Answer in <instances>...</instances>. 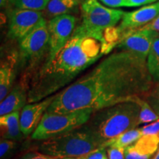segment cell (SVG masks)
<instances>
[{"instance_id": "cell-1", "label": "cell", "mask_w": 159, "mask_h": 159, "mask_svg": "<svg viewBox=\"0 0 159 159\" xmlns=\"http://www.w3.org/2000/svg\"><path fill=\"white\" fill-rule=\"evenodd\" d=\"M155 84L147 61L128 52L116 51L57 94L47 112L97 111L144 97Z\"/></svg>"}, {"instance_id": "cell-2", "label": "cell", "mask_w": 159, "mask_h": 159, "mask_svg": "<svg viewBox=\"0 0 159 159\" xmlns=\"http://www.w3.org/2000/svg\"><path fill=\"white\" fill-rule=\"evenodd\" d=\"M114 47L78 25L71 37L51 58L44 59L30 83L28 103L57 94Z\"/></svg>"}, {"instance_id": "cell-3", "label": "cell", "mask_w": 159, "mask_h": 159, "mask_svg": "<svg viewBox=\"0 0 159 159\" xmlns=\"http://www.w3.org/2000/svg\"><path fill=\"white\" fill-rule=\"evenodd\" d=\"M140 106L136 102H126L93 112L83 125L95 141L104 145L126 131L139 125Z\"/></svg>"}, {"instance_id": "cell-4", "label": "cell", "mask_w": 159, "mask_h": 159, "mask_svg": "<svg viewBox=\"0 0 159 159\" xmlns=\"http://www.w3.org/2000/svg\"><path fill=\"white\" fill-rule=\"evenodd\" d=\"M100 145L81 126L61 136L42 141L39 152L61 159L83 157Z\"/></svg>"}, {"instance_id": "cell-5", "label": "cell", "mask_w": 159, "mask_h": 159, "mask_svg": "<svg viewBox=\"0 0 159 159\" xmlns=\"http://www.w3.org/2000/svg\"><path fill=\"white\" fill-rule=\"evenodd\" d=\"M45 18L26 35L19 43V69L32 78L33 73L42 63L49 50V31Z\"/></svg>"}, {"instance_id": "cell-6", "label": "cell", "mask_w": 159, "mask_h": 159, "mask_svg": "<svg viewBox=\"0 0 159 159\" xmlns=\"http://www.w3.org/2000/svg\"><path fill=\"white\" fill-rule=\"evenodd\" d=\"M82 21L86 32L109 42L106 32L114 29L121 21L125 12L101 5L97 0H84L80 4Z\"/></svg>"}, {"instance_id": "cell-7", "label": "cell", "mask_w": 159, "mask_h": 159, "mask_svg": "<svg viewBox=\"0 0 159 159\" xmlns=\"http://www.w3.org/2000/svg\"><path fill=\"white\" fill-rule=\"evenodd\" d=\"M93 112L91 109L65 114H53L46 111L36 130L32 134V139L44 141L80 128L88 122Z\"/></svg>"}, {"instance_id": "cell-8", "label": "cell", "mask_w": 159, "mask_h": 159, "mask_svg": "<svg viewBox=\"0 0 159 159\" xmlns=\"http://www.w3.org/2000/svg\"><path fill=\"white\" fill-rule=\"evenodd\" d=\"M77 18L74 15L60 16L49 20V50L44 59L53 57L66 43L77 27Z\"/></svg>"}, {"instance_id": "cell-9", "label": "cell", "mask_w": 159, "mask_h": 159, "mask_svg": "<svg viewBox=\"0 0 159 159\" xmlns=\"http://www.w3.org/2000/svg\"><path fill=\"white\" fill-rule=\"evenodd\" d=\"M158 34V32L142 29L126 32L121 36L117 48L147 61L152 43Z\"/></svg>"}, {"instance_id": "cell-10", "label": "cell", "mask_w": 159, "mask_h": 159, "mask_svg": "<svg viewBox=\"0 0 159 159\" xmlns=\"http://www.w3.org/2000/svg\"><path fill=\"white\" fill-rule=\"evenodd\" d=\"M43 11L12 7L8 13L7 36L19 41L27 35L43 19Z\"/></svg>"}, {"instance_id": "cell-11", "label": "cell", "mask_w": 159, "mask_h": 159, "mask_svg": "<svg viewBox=\"0 0 159 159\" xmlns=\"http://www.w3.org/2000/svg\"><path fill=\"white\" fill-rule=\"evenodd\" d=\"M158 14L159 1L144 6L136 11L125 12L120 25L116 27V30L121 38L126 32L138 30L148 25Z\"/></svg>"}, {"instance_id": "cell-12", "label": "cell", "mask_w": 159, "mask_h": 159, "mask_svg": "<svg viewBox=\"0 0 159 159\" xmlns=\"http://www.w3.org/2000/svg\"><path fill=\"white\" fill-rule=\"evenodd\" d=\"M55 94L39 102L27 103L20 112V125L25 136L33 134L39 126L41 119L53 102Z\"/></svg>"}, {"instance_id": "cell-13", "label": "cell", "mask_w": 159, "mask_h": 159, "mask_svg": "<svg viewBox=\"0 0 159 159\" xmlns=\"http://www.w3.org/2000/svg\"><path fill=\"white\" fill-rule=\"evenodd\" d=\"M30 77L27 74H21L19 81L14 85L0 104V116L15 111H21L28 103Z\"/></svg>"}, {"instance_id": "cell-14", "label": "cell", "mask_w": 159, "mask_h": 159, "mask_svg": "<svg viewBox=\"0 0 159 159\" xmlns=\"http://www.w3.org/2000/svg\"><path fill=\"white\" fill-rule=\"evenodd\" d=\"M19 70V51L12 49L2 57L0 64V100L8 94L14 86L18 71Z\"/></svg>"}, {"instance_id": "cell-15", "label": "cell", "mask_w": 159, "mask_h": 159, "mask_svg": "<svg viewBox=\"0 0 159 159\" xmlns=\"http://www.w3.org/2000/svg\"><path fill=\"white\" fill-rule=\"evenodd\" d=\"M159 149V135L142 136L125 148V159H152Z\"/></svg>"}, {"instance_id": "cell-16", "label": "cell", "mask_w": 159, "mask_h": 159, "mask_svg": "<svg viewBox=\"0 0 159 159\" xmlns=\"http://www.w3.org/2000/svg\"><path fill=\"white\" fill-rule=\"evenodd\" d=\"M1 138L19 142L25 136L20 125V111L0 116Z\"/></svg>"}, {"instance_id": "cell-17", "label": "cell", "mask_w": 159, "mask_h": 159, "mask_svg": "<svg viewBox=\"0 0 159 159\" xmlns=\"http://www.w3.org/2000/svg\"><path fill=\"white\" fill-rule=\"evenodd\" d=\"M79 0H50L43 11V17L47 21L60 16L76 13L80 7Z\"/></svg>"}, {"instance_id": "cell-18", "label": "cell", "mask_w": 159, "mask_h": 159, "mask_svg": "<svg viewBox=\"0 0 159 159\" xmlns=\"http://www.w3.org/2000/svg\"><path fill=\"white\" fill-rule=\"evenodd\" d=\"M142 136V131L140 128L133 129V130L126 131L120 134L112 140L109 141L104 145L103 148H107L108 147H114V148H127L131 144H134L136 141H138Z\"/></svg>"}, {"instance_id": "cell-19", "label": "cell", "mask_w": 159, "mask_h": 159, "mask_svg": "<svg viewBox=\"0 0 159 159\" xmlns=\"http://www.w3.org/2000/svg\"><path fill=\"white\" fill-rule=\"evenodd\" d=\"M147 66L154 83H159V34L151 47L147 59Z\"/></svg>"}, {"instance_id": "cell-20", "label": "cell", "mask_w": 159, "mask_h": 159, "mask_svg": "<svg viewBox=\"0 0 159 159\" xmlns=\"http://www.w3.org/2000/svg\"><path fill=\"white\" fill-rule=\"evenodd\" d=\"M140 106V114H139V125L148 124L156 122L159 119V116L150 107L148 102L144 99V97H139L135 101Z\"/></svg>"}, {"instance_id": "cell-21", "label": "cell", "mask_w": 159, "mask_h": 159, "mask_svg": "<svg viewBox=\"0 0 159 159\" xmlns=\"http://www.w3.org/2000/svg\"><path fill=\"white\" fill-rule=\"evenodd\" d=\"M50 0H9L8 3L15 8L43 11Z\"/></svg>"}, {"instance_id": "cell-22", "label": "cell", "mask_w": 159, "mask_h": 159, "mask_svg": "<svg viewBox=\"0 0 159 159\" xmlns=\"http://www.w3.org/2000/svg\"><path fill=\"white\" fill-rule=\"evenodd\" d=\"M18 147L16 141L1 138L0 140V157L1 159L8 158L14 153Z\"/></svg>"}, {"instance_id": "cell-23", "label": "cell", "mask_w": 159, "mask_h": 159, "mask_svg": "<svg viewBox=\"0 0 159 159\" xmlns=\"http://www.w3.org/2000/svg\"><path fill=\"white\" fill-rule=\"evenodd\" d=\"M144 99L159 116V83H155L151 90L145 95Z\"/></svg>"}, {"instance_id": "cell-24", "label": "cell", "mask_w": 159, "mask_h": 159, "mask_svg": "<svg viewBox=\"0 0 159 159\" xmlns=\"http://www.w3.org/2000/svg\"><path fill=\"white\" fill-rule=\"evenodd\" d=\"M108 159H125V149L108 147L106 148Z\"/></svg>"}, {"instance_id": "cell-25", "label": "cell", "mask_w": 159, "mask_h": 159, "mask_svg": "<svg viewBox=\"0 0 159 159\" xmlns=\"http://www.w3.org/2000/svg\"><path fill=\"white\" fill-rule=\"evenodd\" d=\"M83 159H108L106 148H97L96 150L91 151L86 156H83Z\"/></svg>"}, {"instance_id": "cell-26", "label": "cell", "mask_w": 159, "mask_h": 159, "mask_svg": "<svg viewBox=\"0 0 159 159\" xmlns=\"http://www.w3.org/2000/svg\"><path fill=\"white\" fill-rule=\"evenodd\" d=\"M142 136L146 135H159V119L156 122L151 123L150 125H145L140 128Z\"/></svg>"}, {"instance_id": "cell-27", "label": "cell", "mask_w": 159, "mask_h": 159, "mask_svg": "<svg viewBox=\"0 0 159 159\" xmlns=\"http://www.w3.org/2000/svg\"><path fill=\"white\" fill-rule=\"evenodd\" d=\"M20 159H61L56 157L48 156L40 152H30L24 155Z\"/></svg>"}, {"instance_id": "cell-28", "label": "cell", "mask_w": 159, "mask_h": 159, "mask_svg": "<svg viewBox=\"0 0 159 159\" xmlns=\"http://www.w3.org/2000/svg\"><path fill=\"white\" fill-rule=\"evenodd\" d=\"M102 2L108 7L112 8L116 7H126V1L125 0H100Z\"/></svg>"}, {"instance_id": "cell-29", "label": "cell", "mask_w": 159, "mask_h": 159, "mask_svg": "<svg viewBox=\"0 0 159 159\" xmlns=\"http://www.w3.org/2000/svg\"><path fill=\"white\" fill-rule=\"evenodd\" d=\"M126 1V7H138L153 3L158 0H125Z\"/></svg>"}, {"instance_id": "cell-30", "label": "cell", "mask_w": 159, "mask_h": 159, "mask_svg": "<svg viewBox=\"0 0 159 159\" xmlns=\"http://www.w3.org/2000/svg\"><path fill=\"white\" fill-rule=\"evenodd\" d=\"M139 29L150 30H153L159 33V14L152 21H151L150 23Z\"/></svg>"}, {"instance_id": "cell-31", "label": "cell", "mask_w": 159, "mask_h": 159, "mask_svg": "<svg viewBox=\"0 0 159 159\" xmlns=\"http://www.w3.org/2000/svg\"><path fill=\"white\" fill-rule=\"evenodd\" d=\"M152 159H159V149H158V152H156V154L155 155V156L152 158Z\"/></svg>"}, {"instance_id": "cell-32", "label": "cell", "mask_w": 159, "mask_h": 159, "mask_svg": "<svg viewBox=\"0 0 159 159\" xmlns=\"http://www.w3.org/2000/svg\"><path fill=\"white\" fill-rule=\"evenodd\" d=\"M75 159H83V157H80V158H76Z\"/></svg>"}, {"instance_id": "cell-33", "label": "cell", "mask_w": 159, "mask_h": 159, "mask_svg": "<svg viewBox=\"0 0 159 159\" xmlns=\"http://www.w3.org/2000/svg\"><path fill=\"white\" fill-rule=\"evenodd\" d=\"M79 1H80L81 2H83V1H84V0H79Z\"/></svg>"}, {"instance_id": "cell-34", "label": "cell", "mask_w": 159, "mask_h": 159, "mask_svg": "<svg viewBox=\"0 0 159 159\" xmlns=\"http://www.w3.org/2000/svg\"><path fill=\"white\" fill-rule=\"evenodd\" d=\"M68 159H75V158H68Z\"/></svg>"}]
</instances>
